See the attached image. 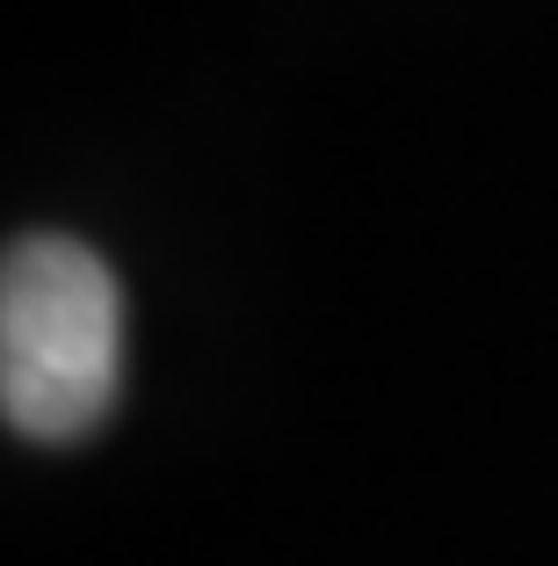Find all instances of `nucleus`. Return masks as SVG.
<instances>
[{
    "instance_id": "1",
    "label": "nucleus",
    "mask_w": 558,
    "mask_h": 566,
    "mask_svg": "<svg viewBox=\"0 0 558 566\" xmlns=\"http://www.w3.org/2000/svg\"><path fill=\"white\" fill-rule=\"evenodd\" d=\"M124 378V298L95 248L30 233L0 276V407L36 443L87 436Z\"/></svg>"
}]
</instances>
